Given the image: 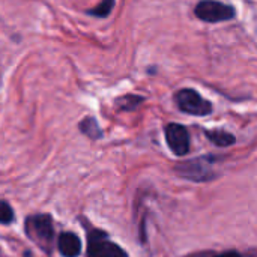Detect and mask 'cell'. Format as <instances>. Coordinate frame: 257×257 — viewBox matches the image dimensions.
Listing matches in <instances>:
<instances>
[{
    "mask_svg": "<svg viewBox=\"0 0 257 257\" xmlns=\"http://www.w3.org/2000/svg\"><path fill=\"white\" fill-rule=\"evenodd\" d=\"M26 235L33 239L36 244H39L42 248L50 251V245L54 238V226L53 218L48 214H35L26 218Z\"/></svg>",
    "mask_w": 257,
    "mask_h": 257,
    "instance_id": "1",
    "label": "cell"
},
{
    "mask_svg": "<svg viewBox=\"0 0 257 257\" xmlns=\"http://www.w3.org/2000/svg\"><path fill=\"white\" fill-rule=\"evenodd\" d=\"M194 15L203 23L217 24L233 20L236 17V9L220 0H200L194 6Z\"/></svg>",
    "mask_w": 257,
    "mask_h": 257,
    "instance_id": "2",
    "label": "cell"
},
{
    "mask_svg": "<svg viewBox=\"0 0 257 257\" xmlns=\"http://www.w3.org/2000/svg\"><path fill=\"white\" fill-rule=\"evenodd\" d=\"M87 257H128V253L116 242L110 241L108 235L98 229H87Z\"/></svg>",
    "mask_w": 257,
    "mask_h": 257,
    "instance_id": "3",
    "label": "cell"
},
{
    "mask_svg": "<svg viewBox=\"0 0 257 257\" xmlns=\"http://www.w3.org/2000/svg\"><path fill=\"white\" fill-rule=\"evenodd\" d=\"M175 102L178 108L191 116H208L212 113V102L205 99L196 89L185 87L175 93Z\"/></svg>",
    "mask_w": 257,
    "mask_h": 257,
    "instance_id": "4",
    "label": "cell"
},
{
    "mask_svg": "<svg viewBox=\"0 0 257 257\" xmlns=\"http://www.w3.org/2000/svg\"><path fill=\"white\" fill-rule=\"evenodd\" d=\"M211 157L194 158L175 166V172L178 176L191 181V182H209L217 178V173L209 167Z\"/></svg>",
    "mask_w": 257,
    "mask_h": 257,
    "instance_id": "5",
    "label": "cell"
},
{
    "mask_svg": "<svg viewBox=\"0 0 257 257\" xmlns=\"http://www.w3.org/2000/svg\"><path fill=\"white\" fill-rule=\"evenodd\" d=\"M166 134V142L169 149L176 155V157H184L190 151V133L188 130L181 125V123H169L164 130Z\"/></svg>",
    "mask_w": 257,
    "mask_h": 257,
    "instance_id": "6",
    "label": "cell"
},
{
    "mask_svg": "<svg viewBox=\"0 0 257 257\" xmlns=\"http://www.w3.org/2000/svg\"><path fill=\"white\" fill-rule=\"evenodd\" d=\"M57 248L63 257H77L81 253V241L75 233L63 232L57 239Z\"/></svg>",
    "mask_w": 257,
    "mask_h": 257,
    "instance_id": "7",
    "label": "cell"
},
{
    "mask_svg": "<svg viewBox=\"0 0 257 257\" xmlns=\"http://www.w3.org/2000/svg\"><path fill=\"white\" fill-rule=\"evenodd\" d=\"M205 136L217 148H229V146L235 145V142H236L235 136L227 133V131H224V130H206Z\"/></svg>",
    "mask_w": 257,
    "mask_h": 257,
    "instance_id": "8",
    "label": "cell"
},
{
    "mask_svg": "<svg viewBox=\"0 0 257 257\" xmlns=\"http://www.w3.org/2000/svg\"><path fill=\"white\" fill-rule=\"evenodd\" d=\"M78 130H80L81 134H84L90 140H99V139H102V130H101L98 120L95 117H92V116H86L78 123Z\"/></svg>",
    "mask_w": 257,
    "mask_h": 257,
    "instance_id": "9",
    "label": "cell"
},
{
    "mask_svg": "<svg viewBox=\"0 0 257 257\" xmlns=\"http://www.w3.org/2000/svg\"><path fill=\"white\" fill-rule=\"evenodd\" d=\"M145 101H146L145 96L134 95V93H128V95H122V96L116 98L114 104H116L117 110H120V111H134Z\"/></svg>",
    "mask_w": 257,
    "mask_h": 257,
    "instance_id": "10",
    "label": "cell"
},
{
    "mask_svg": "<svg viewBox=\"0 0 257 257\" xmlns=\"http://www.w3.org/2000/svg\"><path fill=\"white\" fill-rule=\"evenodd\" d=\"M114 5H116V0H101L96 6L87 9L86 14L95 18H107L114 9Z\"/></svg>",
    "mask_w": 257,
    "mask_h": 257,
    "instance_id": "11",
    "label": "cell"
},
{
    "mask_svg": "<svg viewBox=\"0 0 257 257\" xmlns=\"http://www.w3.org/2000/svg\"><path fill=\"white\" fill-rule=\"evenodd\" d=\"M14 209L5 200H0V224H11L14 221Z\"/></svg>",
    "mask_w": 257,
    "mask_h": 257,
    "instance_id": "12",
    "label": "cell"
},
{
    "mask_svg": "<svg viewBox=\"0 0 257 257\" xmlns=\"http://www.w3.org/2000/svg\"><path fill=\"white\" fill-rule=\"evenodd\" d=\"M215 257H242V256H241V253H238V251L229 250V251H224V253H221V254H217Z\"/></svg>",
    "mask_w": 257,
    "mask_h": 257,
    "instance_id": "13",
    "label": "cell"
}]
</instances>
